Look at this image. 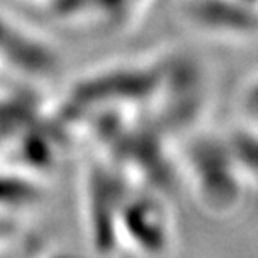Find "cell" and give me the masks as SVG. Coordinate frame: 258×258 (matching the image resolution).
I'll return each mask as SVG.
<instances>
[{
    "instance_id": "6",
    "label": "cell",
    "mask_w": 258,
    "mask_h": 258,
    "mask_svg": "<svg viewBox=\"0 0 258 258\" xmlns=\"http://www.w3.org/2000/svg\"><path fill=\"white\" fill-rule=\"evenodd\" d=\"M179 16L206 36L226 40L256 36V9L244 0H183Z\"/></svg>"
},
{
    "instance_id": "5",
    "label": "cell",
    "mask_w": 258,
    "mask_h": 258,
    "mask_svg": "<svg viewBox=\"0 0 258 258\" xmlns=\"http://www.w3.org/2000/svg\"><path fill=\"white\" fill-rule=\"evenodd\" d=\"M0 69L31 83H41L57 74L59 52L41 32L2 15Z\"/></svg>"
},
{
    "instance_id": "8",
    "label": "cell",
    "mask_w": 258,
    "mask_h": 258,
    "mask_svg": "<svg viewBox=\"0 0 258 258\" xmlns=\"http://www.w3.org/2000/svg\"><path fill=\"white\" fill-rule=\"evenodd\" d=\"M224 138L228 147H230L231 156H233L235 163L240 169L246 183L249 186H253L256 183V170H258L256 127L254 125L242 124L238 127L231 129L228 135H224Z\"/></svg>"
},
{
    "instance_id": "4",
    "label": "cell",
    "mask_w": 258,
    "mask_h": 258,
    "mask_svg": "<svg viewBox=\"0 0 258 258\" xmlns=\"http://www.w3.org/2000/svg\"><path fill=\"white\" fill-rule=\"evenodd\" d=\"M120 244L147 256L170 253L174 221L160 192L127 190L117 219V246Z\"/></svg>"
},
{
    "instance_id": "10",
    "label": "cell",
    "mask_w": 258,
    "mask_h": 258,
    "mask_svg": "<svg viewBox=\"0 0 258 258\" xmlns=\"http://www.w3.org/2000/svg\"><path fill=\"white\" fill-rule=\"evenodd\" d=\"M2 15H4V13H2V11H0V20H2Z\"/></svg>"
},
{
    "instance_id": "3",
    "label": "cell",
    "mask_w": 258,
    "mask_h": 258,
    "mask_svg": "<svg viewBox=\"0 0 258 258\" xmlns=\"http://www.w3.org/2000/svg\"><path fill=\"white\" fill-rule=\"evenodd\" d=\"M129 186L125 172L108 158L93 161L85 172L83 203L88 240L99 253L117 247V219Z\"/></svg>"
},
{
    "instance_id": "7",
    "label": "cell",
    "mask_w": 258,
    "mask_h": 258,
    "mask_svg": "<svg viewBox=\"0 0 258 258\" xmlns=\"http://www.w3.org/2000/svg\"><path fill=\"white\" fill-rule=\"evenodd\" d=\"M38 115V106L27 93L0 95V151L8 149L16 135Z\"/></svg>"
},
{
    "instance_id": "9",
    "label": "cell",
    "mask_w": 258,
    "mask_h": 258,
    "mask_svg": "<svg viewBox=\"0 0 258 258\" xmlns=\"http://www.w3.org/2000/svg\"><path fill=\"white\" fill-rule=\"evenodd\" d=\"M238 108L242 111V118L244 124L254 125L256 127L258 122V81L256 74H251L247 77L246 85L242 88L240 99H238Z\"/></svg>"
},
{
    "instance_id": "1",
    "label": "cell",
    "mask_w": 258,
    "mask_h": 258,
    "mask_svg": "<svg viewBox=\"0 0 258 258\" xmlns=\"http://www.w3.org/2000/svg\"><path fill=\"white\" fill-rule=\"evenodd\" d=\"M161 56L153 61L113 63L86 74L69 90L59 118L79 124L86 115L102 109H129L151 106L160 88Z\"/></svg>"
},
{
    "instance_id": "2",
    "label": "cell",
    "mask_w": 258,
    "mask_h": 258,
    "mask_svg": "<svg viewBox=\"0 0 258 258\" xmlns=\"http://www.w3.org/2000/svg\"><path fill=\"white\" fill-rule=\"evenodd\" d=\"M183 169L199 205L217 217L237 210L249 186L231 156L224 135H194L183 153Z\"/></svg>"
}]
</instances>
